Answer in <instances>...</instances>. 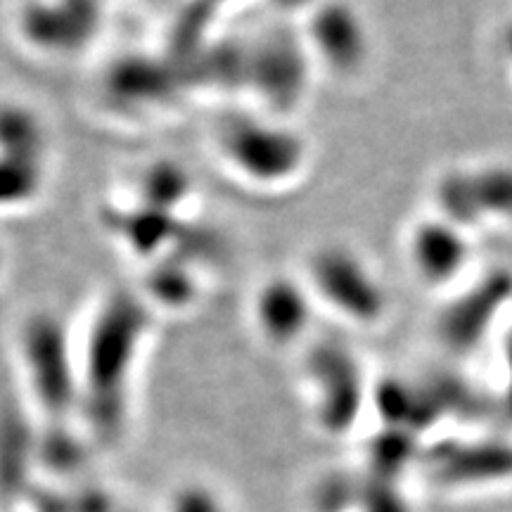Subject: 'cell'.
I'll use <instances>...</instances> for the list:
<instances>
[{
  "instance_id": "d6986e66",
  "label": "cell",
  "mask_w": 512,
  "mask_h": 512,
  "mask_svg": "<svg viewBox=\"0 0 512 512\" xmlns=\"http://www.w3.org/2000/svg\"><path fill=\"white\" fill-rule=\"evenodd\" d=\"M0 271H3V249H0Z\"/></svg>"
},
{
  "instance_id": "5bb4252c",
  "label": "cell",
  "mask_w": 512,
  "mask_h": 512,
  "mask_svg": "<svg viewBox=\"0 0 512 512\" xmlns=\"http://www.w3.org/2000/svg\"><path fill=\"white\" fill-rule=\"evenodd\" d=\"M470 169L486 226H512V162L496 159Z\"/></svg>"
},
{
  "instance_id": "5b68a950",
  "label": "cell",
  "mask_w": 512,
  "mask_h": 512,
  "mask_svg": "<svg viewBox=\"0 0 512 512\" xmlns=\"http://www.w3.org/2000/svg\"><path fill=\"white\" fill-rule=\"evenodd\" d=\"M302 380H306L311 420L320 432L342 437L354 430L370 394L361 363L349 351L318 349L306 361Z\"/></svg>"
},
{
  "instance_id": "ba28073f",
  "label": "cell",
  "mask_w": 512,
  "mask_h": 512,
  "mask_svg": "<svg viewBox=\"0 0 512 512\" xmlns=\"http://www.w3.org/2000/svg\"><path fill=\"white\" fill-rule=\"evenodd\" d=\"M427 477L441 489H489L512 482L510 441H444L422 458Z\"/></svg>"
},
{
  "instance_id": "4fadbf2b",
  "label": "cell",
  "mask_w": 512,
  "mask_h": 512,
  "mask_svg": "<svg viewBox=\"0 0 512 512\" xmlns=\"http://www.w3.org/2000/svg\"><path fill=\"white\" fill-rule=\"evenodd\" d=\"M0 152L48 157V128L34 107L0 100Z\"/></svg>"
},
{
  "instance_id": "9c48e42d",
  "label": "cell",
  "mask_w": 512,
  "mask_h": 512,
  "mask_svg": "<svg viewBox=\"0 0 512 512\" xmlns=\"http://www.w3.org/2000/svg\"><path fill=\"white\" fill-rule=\"evenodd\" d=\"M309 53L332 74V79H358L370 62V34L354 12L342 8L323 15L311 31Z\"/></svg>"
},
{
  "instance_id": "9a60e30c",
  "label": "cell",
  "mask_w": 512,
  "mask_h": 512,
  "mask_svg": "<svg viewBox=\"0 0 512 512\" xmlns=\"http://www.w3.org/2000/svg\"><path fill=\"white\" fill-rule=\"evenodd\" d=\"M363 484L349 472H328L311 486V512H356Z\"/></svg>"
},
{
  "instance_id": "e0dca14e",
  "label": "cell",
  "mask_w": 512,
  "mask_h": 512,
  "mask_svg": "<svg viewBox=\"0 0 512 512\" xmlns=\"http://www.w3.org/2000/svg\"><path fill=\"white\" fill-rule=\"evenodd\" d=\"M356 512H415L411 498L401 491L399 482H384L370 477L363 484Z\"/></svg>"
},
{
  "instance_id": "ac0fdd59",
  "label": "cell",
  "mask_w": 512,
  "mask_h": 512,
  "mask_svg": "<svg viewBox=\"0 0 512 512\" xmlns=\"http://www.w3.org/2000/svg\"><path fill=\"white\" fill-rule=\"evenodd\" d=\"M498 53H501V60L512 69V15L505 19L501 31H498Z\"/></svg>"
},
{
  "instance_id": "7a4b0ae2",
  "label": "cell",
  "mask_w": 512,
  "mask_h": 512,
  "mask_svg": "<svg viewBox=\"0 0 512 512\" xmlns=\"http://www.w3.org/2000/svg\"><path fill=\"white\" fill-rule=\"evenodd\" d=\"M216 157L235 181L261 192L290 188L306 174L309 143L273 114H230L216 128Z\"/></svg>"
},
{
  "instance_id": "2e32d148",
  "label": "cell",
  "mask_w": 512,
  "mask_h": 512,
  "mask_svg": "<svg viewBox=\"0 0 512 512\" xmlns=\"http://www.w3.org/2000/svg\"><path fill=\"white\" fill-rule=\"evenodd\" d=\"M164 512H233L228 494L204 479H185L166 494Z\"/></svg>"
},
{
  "instance_id": "7c38bea8",
  "label": "cell",
  "mask_w": 512,
  "mask_h": 512,
  "mask_svg": "<svg viewBox=\"0 0 512 512\" xmlns=\"http://www.w3.org/2000/svg\"><path fill=\"white\" fill-rule=\"evenodd\" d=\"M48 183L46 157L0 152V214H19L41 202Z\"/></svg>"
},
{
  "instance_id": "30bf717a",
  "label": "cell",
  "mask_w": 512,
  "mask_h": 512,
  "mask_svg": "<svg viewBox=\"0 0 512 512\" xmlns=\"http://www.w3.org/2000/svg\"><path fill=\"white\" fill-rule=\"evenodd\" d=\"M510 283L501 278H489L482 283L472 285L470 290L458 294V302L451 306L441 318V337L453 349H470L475 347L482 332L489 328V320L482 318L484 313L496 318L498 304L494 302V294L503 292Z\"/></svg>"
},
{
  "instance_id": "8fae6325",
  "label": "cell",
  "mask_w": 512,
  "mask_h": 512,
  "mask_svg": "<svg viewBox=\"0 0 512 512\" xmlns=\"http://www.w3.org/2000/svg\"><path fill=\"white\" fill-rule=\"evenodd\" d=\"M432 214L441 216L453 226L475 233L484 223L482 209L475 192L470 166H456V169H444L434 178L432 185Z\"/></svg>"
},
{
  "instance_id": "6da1fadb",
  "label": "cell",
  "mask_w": 512,
  "mask_h": 512,
  "mask_svg": "<svg viewBox=\"0 0 512 512\" xmlns=\"http://www.w3.org/2000/svg\"><path fill=\"white\" fill-rule=\"evenodd\" d=\"M150 330V304L112 292L100 299L81 342H76L79 411L98 444H117L124 434L128 394Z\"/></svg>"
},
{
  "instance_id": "8992f818",
  "label": "cell",
  "mask_w": 512,
  "mask_h": 512,
  "mask_svg": "<svg viewBox=\"0 0 512 512\" xmlns=\"http://www.w3.org/2000/svg\"><path fill=\"white\" fill-rule=\"evenodd\" d=\"M403 254L413 278L432 292L456 290L475 264L472 235L437 214L420 216L406 228Z\"/></svg>"
},
{
  "instance_id": "3957f363",
  "label": "cell",
  "mask_w": 512,
  "mask_h": 512,
  "mask_svg": "<svg viewBox=\"0 0 512 512\" xmlns=\"http://www.w3.org/2000/svg\"><path fill=\"white\" fill-rule=\"evenodd\" d=\"M313 302L354 328H377L389 313L382 275L356 247L325 242L306 256L302 271Z\"/></svg>"
},
{
  "instance_id": "277c9868",
  "label": "cell",
  "mask_w": 512,
  "mask_h": 512,
  "mask_svg": "<svg viewBox=\"0 0 512 512\" xmlns=\"http://www.w3.org/2000/svg\"><path fill=\"white\" fill-rule=\"evenodd\" d=\"M17 358L31 401L46 420L62 422L79 411L76 339L50 313H34L22 323Z\"/></svg>"
},
{
  "instance_id": "52a82bcc",
  "label": "cell",
  "mask_w": 512,
  "mask_h": 512,
  "mask_svg": "<svg viewBox=\"0 0 512 512\" xmlns=\"http://www.w3.org/2000/svg\"><path fill=\"white\" fill-rule=\"evenodd\" d=\"M318 311L309 287L299 273H273L254 287L249 320L256 337L275 351L299 347Z\"/></svg>"
}]
</instances>
